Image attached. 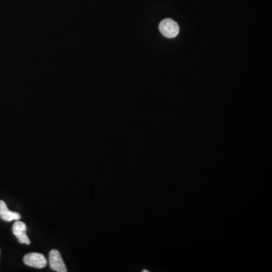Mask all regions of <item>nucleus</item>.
Returning a JSON list of instances; mask_svg holds the SVG:
<instances>
[{
    "instance_id": "nucleus-1",
    "label": "nucleus",
    "mask_w": 272,
    "mask_h": 272,
    "mask_svg": "<svg viewBox=\"0 0 272 272\" xmlns=\"http://www.w3.org/2000/svg\"><path fill=\"white\" fill-rule=\"evenodd\" d=\"M159 30L160 33L167 38H174L179 33V26L173 20L167 18L160 22Z\"/></svg>"
},
{
    "instance_id": "nucleus-2",
    "label": "nucleus",
    "mask_w": 272,
    "mask_h": 272,
    "mask_svg": "<svg viewBox=\"0 0 272 272\" xmlns=\"http://www.w3.org/2000/svg\"><path fill=\"white\" fill-rule=\"evenodd\" d=\"M24 262L26 266L36 269H43L47 265V261L44 255L38 252H30L24 257Z\"/></svg>"
},
{
    "instance_id": "nucleus-3",
    "label": "nucleus",
    "mask_w": 272,
    "mask_h": 272,
    "mask_svg": "<svg viewBox=\"0 0 272 272\" xmlns=\"http://www.w3.org/2000/svg\"><path fill=\"white\" fill-rule=\"evenodd\" d=\"M50 267L52 270L58 272H67L66 266L61 257V253L57 249H52L49 253Z\"/></svg>"
},
{
    "instance_id": "nucleus-4",
    "label": "nucleus",
    "mask_w": 272,
    "mask_h": 272,
    "mask_svg": "<svg viewBox=\"0 0 272 272\" xmlns=\"http://www.w3.org/2000/svg\"><path fill=\"white\" fill-rule=\"evenodd\" d=\"M14 235L18 238L20 244H30V241L26 235V225L22 222L17 220L12 227Z\"/></svg>"
},
{
    "instance_id": "nucleus-5",
    "label": "nucleus",
    "mask_w": 272,
    "mask_h": 272,
    "mask_svg": "<svg viewBox=\"0 0 272 272\" xmlns=\"http://www.w3.org/2000/svg\"><path fill=\"white\" fill-rule=\"evenodd\" d=\"M0 218L4 221L12 222L20 220L21 215L16 212H12L8 210L6 203L3 200H0Z\"/></svg>"
}]
</instances>
